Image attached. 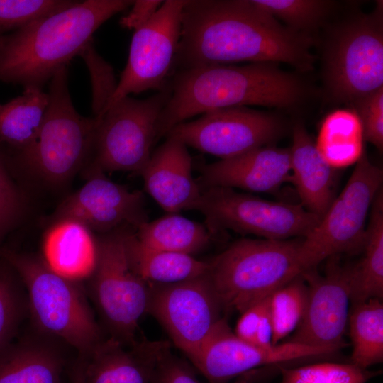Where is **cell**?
I'll return each mask as SVG.
<instances>
[{
	"mask_svg": "<svg viewBox=\"0 0 383 383\" xmlns=\"http://www.w3.org/2000/svg\"><path fill=\"white\" fill-rule=\"evenodd\" d=\"M311 35L294 31L252 0H185L173 72L233 62H283L313 70Z\"/></svg>",
	"mask_w": 383,
	"mask_h": 383,
	"instance_id": "6da1fadb",
	"label": "cell"
},
{
	"mask_svg": "<svg viewBox=\"0 0 383 383\" xmlns=\"http://www.w3.org/2000/svg\"><path fill=\"white\" fill-rule=\"evenodd\" d=\"M170 84L171 96L157 122V140L177 124L210 110L248 105L292 109L309 95L301 77L273 62L179 70Z\"/></svg>",
	"mask_w": 383,
	"mask_h": 383,
	"instance_id": "7a4b0ae2",
	"label": "cell"
},
{
	"mask_svg": "<svg viewBox=\"0 0 383 383\" xmlns=\"http://www.w3.org/2000/svg\"><path fill=\"white\" fill-rule=\"evenodd\" d=\"M131 0L75 1L68 8L0 36V82L44 86L92 43L95 31Z\"/></svg>",
	"mask_w": 383,
	"mask_h": 383,
	"instance_id": "3957f363",
	"label": "cell"
},
{
	"mask_svg": "<svg viewBox=\"0 0 383 383\" xmlns=\"http://www.w3.org/2000/svg\"><path fill=\"white\" fill-rule=\"evenodd\" d=\"M23 282L28 310L41 335L78 351H91L104 338L78 282L51 270L42 258L11 250H0Z\"/></svg>",
	"mask_w": 383,
	"mask_h": 383,
	"instance_id": "277c9868",
	"label": "cell"
},
{
	"mask_svg": "<svg viewBox=\"0 0 383 383\" xmlns=\"http://www.w3.org/2000/svg\"><path fill=\"white\" fill-rule=\"evenodd\" d=\"M302 238H243L209 261V277L224 311L240 314L301 275Z\"/></svg>",
	"mask_w": 383,
	"mask_h": 383,
	"instance_id": "5b68a950",
	"label": "cell"
},
{
	"mask_svg": "<svg viewBox=\"0 0 383 383\" xmlns=\"http://www.w3.org/2000/svg\"><path fill=\"white\" fill-rule=\"evenodd\" d=\"M353 15L328 32L323 78L334 102L353 104L383 87V6Z\"/></svg>",
	"mask_w": 383,
	"mask_h": 383,
	"instance_id": "8992f818",
	"label": "cell"
},
{
	"mask_svg": "<svg viewBox=\"0 0 383 383\" xmlns=\"http://www.w3.org/2000/svg\"><path fill=\"white\" fill-rule=\"evenodd\" d=\"M49 82L48 103L37 138L19 151V156L24 165L45 181L60 184L92 160L97 121L75 109L67 66Z\"/></svg>",
	"mask_w": 383,
	"mask_h": 383,
	"instance_id": "52a82bcc",
	"label": "cell"
},
{
	"mask_svg": "<svg viewBox=\"0 0 383 383\" xmlns=\"http://www.w3.org/2000/svg\"><path fill=\"white\" fill-rule=\"evenodd\" d=\"M382 178V170L363 152L340 194L302 238L299 260L304 272L326 259L362 250L366 219Z\"/></svg>",
	"mask_w": 383,
	"mask_h": 383,
	"instance_id": "ba28073f",
	"label": "cell"
},
{
	"mask_svg": "<svg viewBox=\"0 0 383 383\" xmlns=\"http://www.w3.org/2000/svg\"><path fill=\"white\" fill-rule=\"evenodd\" d=\"M123 228L96 239L90 291L109 338L130 346L137 341L139 321L147 313L150 287L130 265Z\"/></svg>",
	"mask_w": 383,
	"mask_h": 383,
	"instance_id": "9c48e42d",
	"label": "cell"
},
{
	"mask_svg": "<svg viewBox=\"0 0 383 383\" xmlns=\"http://www.w3.org/2000/svg\"><path fill=\"white\" fill-rule=\"evenodd\" d=\"M171 96L170 84L144 99L129 96L97 116L91 161L103 172H140L157 143L158 118Z\"/></svg>",
	"mask_w": 383,
	"mask_h": 383,
	"instance_id": "30bf717a",
	"label": "cell"
},
{
	"mask_svg": "<svg viewBox=\"0 0 383 383\" xmlns=\"http://www.w3.org/2000/svg\"><path fill=\"white\" fill-rule=\"evenodd\" d=\"M194 209L204 216L213 234L231 230L268 240L304 238L321 220L301 204L266 200L224 187L201 190Z\"/></svg>",
	"mask_w": 383,
	"mask_h": 383,
	"instance_id": "8fae6325",
	"label": "cell"
},
{
	"mask_svg": "<svg viewBox=\"0 0 383 383\" xmlns=\"http://www.w3.org/2000/svg\"><path fill=\"white\" fill-rule=\"evenodd\" d=\"M149 287L147 313L190 361L224 318L209 272L174 283L149 282Z\"/></svg>",
	"mask_w": 383,
	"mask_h": 383,
	"instance_id": "7c38bea8",
	"label": "cell"
},
{
	"mask_svg": "<svg viewBox=\"0 0 383 383\" xmlns=\"http://www.w3.org/2000/svg\"><path fill=\"white\" fill-rule=\"evenodd\" d=\"M184 1H164L148 21L134 30L126 65L113 94L99 113L130 94L160 91L169 86L181 36Z\"/></svg>",
	"mask_w": 383,
	"mask_h": 383,
	"instance_id": "4fadbf2b",
	"label": "cell"
},
{
	"mask_svg": "<svg viewBox=\"0 0 383 383\" xmlns=\"http://www.w3.org/2000/svg\"><path fill=\"white\" fill-rule=\"evenodd\" d=\"M283 128V121L274 114L235 106L210 110L196 120L180 123L165 137L224 160L268 145Z\"/></svg>",
	"mask_w": 383,
	"mask_h": 383,
	"instance_id": "5bb4252c",
	"label": "cell"
},
{
	"mask_svg": "<svg viewBox=\"0 0 383 383\" xmlns=\"http://www.w3.org/2000/svg\"><path fill=\"white\" fill-rule=\"evenodd\" d=\"M334 353L289 341L269 347L259 346L238 337L224 318L190 362L209 383H227L263 365L323 357Z\"/></svg>",
	"mask_w": 383,
	"mask_h": 383,
	"instance_id": "9a60e30c",
	"label": "cell"
},
{
	"mask_svg": "<svg viewBox=\"0 0 383 383\" xmlns=\"http://www.w3.org/2000/svg\"><path fill=\"white\" fill-rule=\"evenodd\" d=\"M331 258L324 274L316 268L302 274L308 287L307 304L300 323L287 341L335 352L345 345L350 304L348 268Z\"/></svg>",
	"mask_w": 383,
	"mask_h": 383,
	"instance_id": "2e32d148",
	"label": "cell"
},
{
	"mask_svg": "<svg viewBox=\"0 0 383 383\" xmlns=\"http://www.w3.org/2000/svg\"><path fill=\"white\" fill-rule=\"evenodd\" d=\"M89 177L57 207L55 219L79 221L92 232L109 233L130 226L135 229L148 221L142 192L129 191L89 162Z\"/></svg>",
	"mask_w": 383,
	"mask_h": 383,
	"instance_id": "e0dca14e",
	"label": "cell"
},
{
	"mask_svg": "<svg viewBox=\"0 0 383 383\" xmlns=\"http://www.w3.org/2000/svg\"><path fill=\"white\" fill-rule=\"evenodd\" d=\"M170 350L168 341L137 340L126 346L104 338L81 355L84 364L77 383H152L159 362Z\"/></svg>",
	"mask_w": 383,
	"mask_h": 383,
	"instance_id": "ac0fdd59",
	"label": "cell"
},
{
	"mask_svg": "<svg viewBox=\"0 0 383 383\" xmlns=\"http://www.w3.org/2000/svg\"><path fill=\"white\" fill-rule=\"evenodd\" d=\"M197 182L201 190L238 188L252 192H273L291 178L289 149L265 145L241 155L201 164Z\"/></svg>",
	"mask_w": 383,
	"mask_h": 383,
	"instance_id": "d6986e66",
	"label": "cell"
},
{
	"mask_svg": "<svg viewBox=\"0 0 383 383\" xmlns=\"http://www.w3.org/2000/svg\"><path fill=\"white\" fill-rule=\"evenodd\" d=\"M192 159L187 145L170 136L152 152L139 172L146 192L167 213L194 209L201 190L192 176Z\"/></svg>",
	"mask_w": 383,
	"mask_h": 383,
	"instance_id": "ffe728a7",
	"label": "cell"
},
{
	"mask_svg": "<svg viewBox=\"0 0 383 383\" xmlns=\"http://www.w3.org/2000/svg\"><path fill=\"white\" fill-rule=\"evenodd\" d=\"M291 178L309 211L321 218L333 201L335 168L324 159L305 127L296 123L289 148Z\"/></svg>",
	"mask_w": 383,
	"mask_h": 383,
	"instance_id": "44dd1931",
	"label": "cell"
},
{
	"mask_svg": "<svg viewBox=\"0 0 383 383\" xmlns=\"http://www.w3.org/2000/svg\"><path fill=\"white\" fill-rule=\"evenodd\" d=\"M92 233L75 220H55L43 238V260L67 279L79 282L89 278L97 258V242Z\"/></svg>",
	"mask_w": 383,
	"mask_h": 383,
	"instance_id": "7402d4cb",
	"label": "cell"
},
{
	"mask_svg": "<svg viewBox=\"0 0 383 383\" xmlns=\"http://www.w3.org/2000/svg\"><path fill=\"white\" fill-rule=\"evenodd\" d=\"M48 338H22L0 350V383H62L64 359Z\"/></svg>",
	"mask_w": 383,
	"mask_h": 383,
	"instance_id": "603a6c76",
	"label": "cell"
},
{
	"mask_svg": "<svg viewBox=\"0 0 383 383\" xmlns=\"http://www.w3.org/2000/svg\"><path fill=\"white\" fill-rule=\"evenodd\" d=\"M124 241L131 267L148 282H181L206 274L210 268L209 261L148 247L142 243L135 233L126 230Z\"/></svg>",
	"mask_w": 383,
	"mask_h": 383,
	"instance_id": "cb8c5ba5",
	"label": "cell"
},
{
	"mask_svg": "<svg viewBox=\"0 0 383 383\" xmlns=\"http://www.w3.org/2000/svg\"><path fill=\"white\" fill-rule=\"evenodd\" d=\"M363 257L348 266L350 304L383 296V196L379 191L365 229Z\"/></svg>",
	"mask_w": 383,
	"mask_h": 383,
	"instance_id": "d4e9b609",
	"label": "cell"
},
{
	"mask_svg": "<svg viewBox=\"0 0 383 383\" xmlns=\"http://www.w3.org/2000/svg\"><path fill=\"white\" fill-rule=\"evenodd\" d=\"M135 234L148 247L189 255L204 249L213 235L201 223L174 213L140 224Z\"/></svg>",
	"mask_w": 383,
	"mask_h": 383,
	"instance_id": "484cf974",
	"label": "cell"
},
{
	"mask_svg": "<svg viewBox=\"0 0 383 383\" xmlns=\"http://www.w3.org/2000/svg\"><path fill=\"white\" fill-rule=\"evenodd\" d=\"M48 94L42 89H23L21 95L0 104V143L19 151L29 147L40 131Z\"/></svg>",
	"mask_w": 383,
	"mask_h": 383,
	"instance_id": "4316f807",
	"label": "cell"
},
{
	"mask_svg": "<svg viewBox=\"0 0 383 383\" xmlns=\"http://www.w3.org/2000/svg\"><path fill=\"white\" fill-rule=\"evenodd\" d=\"M382 299L351 304L348 324L352 343L350 363L365 370L383 361Z\"/></svg>",
	"mask_w": 383,
	"mask_h": 383,
	"instance_id": "83f0119b",
	"label": "cell"
},
{
	"mask_svg": "<svg viewBox=\"0 0 383 383\" xmlns=\"http://www.w3.org/2000/svg\"><path fill=\"white\" fill-rule=\"evenodd\" d=\"M363 139L357 114L339 110L324 120L316 145L331 167L342 168L359 160L363 154Z\"/></svg>",
	"mask_w": 383,
	"mask_h": 383,
	"instance_id": "f1b7e54d",
	"label": "cell"
},
{
	"mask_svg": "<svg viewBox=\"0 0 383 383\" xmlns=\"http://www.w3.org/2000/svg\"><path fill=\"white\" fill-rule=\"evenodd\" d=\"M308 287L302 274L274 291L269 298L272 326V345H277L295 331L307 304Z\"/></svg>",
	"mask_w": 383,
	"mask_h": 383,
	"instance_id": "f546056e",
	"label": "cell"
},
{
	"mask_svg": "<svg viewBox=\"0 0 383 383\" xmlns=\"http://www.w3.org/2000/svg\"><path fill=\"white\" fill-rule=\"evenodd\" d=\"M289 29L311 35L327 20L335 2L328 0H252Z\"/></svg>",
	"mask_w": 383,
	"mask_h": 383,
	"instance_id": "4dcf8cb0",
	"label": "cell"
},
{
	"mask_svg": "<svg viewBox=\"0 0 383 383\" xmlns=\"http://www.w3.org/2000/svg\"><path fill=\"white\" fill-rule=\"evenodd\" d=\"M0 350L14 340L28 310L26 289L19 276L0 255Z\"/></svg>",
	"mask_w": 383,
	"mask_h": 383,
	"instance_id": "1f68e13d",
	"label": "cell"
},
{
	"mask_svg": "<svg viewBox=\"0 0 383 383\" xmlns=\"http://www.w3.org/2000/svg\"><path fill=\"white\" fill-rule=\"evenodd\" d=\"M281 383H367L377 372L352 363L323 362L281 368Z\"/></svg>",
	"mask_w": 383,
	"mask_h": 383,
	"instance_id": "d6a6232c",
	"label": "cell"
},
{
	"mask_svg": "<svg viewBox=\"0 0 383 383\" xmlns=\"http://www.w3.org/2000/svg\"><path fill=\"white\" fill-rule=\"evenodd\" d=\"M72 0H0V36L72 6Z\"/></svg>",
	"mask_w": 383,
	"mask_h": 383,
	"instance_id": "836d02e7",
	"label": "cell"
},
{
	"mask_svg": "<svg viewBox=\"0 0 383 383\" xmlns=\"http://www.w3.org/2000/svg\"><path fill=\"white\" fill-rule=\"evenodd\" d=\"M352 105L361 122L364 139L382 150L383 146V87Z\"/></svg>",
	"mask_w": 383,
	"mask_h": 383,
	"instance_id": "e575fe53",
	"label": "cell"
},
{
	"mask_svg": "<svg viewBox=\"0 0 383 383\" xmlns=\"http://www.w3.org/2000/svg\"><path fill=\"white\" fill-rule=\"evenodd\" d=\"M22 205L20 193L7 174L0 156V241L20 218Z\"/></svg>",
	"mask_w": 383,
	"mask_h": 383,
	"instance_id": "d590c367",
	"label": "cell"
},
{
	"mask_svg": "<svg viewBox=\"0 0 383 383\" xmlns=\"http://www.w3.org/2000/svg\"><path fill=\"white\" fill-rule=\"evenodd\" d=\"M152 383H201L193 368L171 350L159 362Z\"/></svg>",
	"mask_w": 383,
	"mask_h": 383,
	"instance_id": "8d00e7d4",
	"label": "cell"
},
{
	"mask_svg": "<svg viewBox=\"0 0 383 383\" xmlns=\"http://www.w3.org/2000/svg\"><path fill=\"white\" fill-rule=\"evenodd\" d=\"M269 298L270 296L241 313L234 331L238 337L255 344V333L260 320L268 307Z\"/></svg>",
	"mask_w": 383,
	"mask_h": 383,
	"instance_id": "74e56055",
	"label": "cell"
},
{
	"mask_svg": "<svg viewBox=\"0 0 383 383\" xmlns=\"http://www.w3.org/2000/svg\"><path fill=\"white\" fill-rule=\"evenodd\" d=\"M164 1L136 0L129 12L120 20V25L125 28L134 30L146 23L157 12Z\"/></svg>",
	"mask_w": 383,
	"mask_h": 383,
	"instance_id": "f35d334b",
	"label": "cell"
}]
</instances>
